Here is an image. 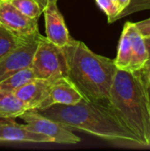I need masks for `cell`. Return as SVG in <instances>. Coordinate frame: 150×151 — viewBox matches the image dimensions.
Here are the masks:
<instances>
[{
  "label": "cell",
  "instance_id": "cell-1",
  "mask_svg": "<svg viewBox=\"0 0 150 151\" xmlns=\"http://www.w3.org/2000/svg\"><path fill=\"white\" fill-rule=\"evenodd\" d=\"M107 105L140 145L150 146V88L142 70L117 69Z\"/></svg>",
  "mask_w": 150,
  "mask_h": 151
},
{
  "label": "cell",
  "instance_id": "cell-2",
  "mask_svg": "<svg viewBox=\"0 0 150 151\" xmlns=\"http://www.w3.org/2000/svg\"><path fill=\"white\" fill-rule=\"evenodd\" d=\"M34 111L71 130L86 132L110 142L140 145L138 139L119 121L105 104L82 99L73 105L53 104Z\"/></svg>",
  "mask_w": 150,
  "mask_h": 151
},
{
  "label": "cell",
  "instance_id": "cell-3",
  "mask_svg": "<svg viewBox=\"0 0 150 151\" xmlns=\"http://www.w3.org/2000/svg\"><path fill=\"white\" fill-rule=\"evenodd\" d=\"M62 50L66 61V77L84 99L107 104L118 69L114 60L93 52L85 43L73 39Z\"/></svg>",
  "mask_w": 150,
  "mask_h": 151
},
{
  "label": "cell",
  "instance_id": "cell-4",
  "mask_svg": "<svg viewBox=\"0 0 150 151\" xmlns=\"http://www.w3.org/2000/svg\"><path fill=\"white\" fill-rule=\"evenodd\" d=\"M30 67L35 78L38 79L52 81L66 77V61L62 47H58L41 35Z\"/></svg>",
  "mask_w": 150,
  "mask_h": 151
},
{
  "label": "cell",
  "instance_id": "cell-5",
  "mask_svg": "<svg viewBox=\"0 0 150 151\" xmlns=\"http://www.w3.org/2000/svg\"><path fill=\"white\" fill-rule=\"evenodd\" d=\"M32 131L44 134L59 144H77L80 138L60 123L49 119L34 110H27L19 117Z\"/></svg>",
  "mask_w": 150,
  "mask_h": 151
},
{
  "label": "cell",
  "instance_id": "cell-6",
  "mask_svg": "<svg viewBox=\"0 0 150 151\" xmlns=\"http://www.w3.org/2000/svg\"><path fill=\"white\" fill-rule=\"evenodd\" d=\"M0 26L22 40H28L40 35L37 19L26 16L7 0L0 2Z\"/></svg>",
  "mask_w": 150,
  "mask_h": 151
},
{
  "label": "cell",
  "instance_id": "cell-7",
  "mask_svg": "<svg viewBox=\"0 0 150 151\" xmlns=\"http://www.w3.org/2000/svg\"><path fill=\"white\" fill-rule=\"evenodd\" d=\"M41 35L27 41L0 59V82L31 65Z\"/></svg>",
  "mask_w": 150,
  "mask_h": 151
},
{
  "label": "cell",
  "instance_id": "cell-8",
  "mask_svg": "<svg viewBox=\"0 0 150 151\" xmlns=\"http://www.w3.org/2000/svg\"><path fill=\"white\" fill-rule=\"evenodd\" d=\"M42 13L45 19L46 38L58 47H64L72 41L65 19L59 12L57 3H50Z\"/></svg>",
  "mask_w": 150,
  "mask_h": 151
},
{
  "label": "cell",
  "instance_id": "cell-9",
  "mask_svg": "<svg viewBox=\"0 0 150 151\" xmlns=\"http://www.w3.org/2000/svg\"><path fill=\"white\" fill-rule=\"evenodd\" d=\"M51 81L35 78L12 93L25 104L27 110L42 109L50 91Z\"/></svg>",
  "mask_w": 150,
  "mask_h": 151
},
{
  "label": "cell",
  "instance_id": "cell-10",
  "mask_svg": "<svg viewBox=\"0 0 150 151\" xmlns=\"http://www.w3.org/2000/svg\"><path fill=\"white\" fill-rule=\"evenodd\" d=\"M82 99H84L83 96L73 83L67 77H62L51 81L50 95L42 109L53 104L73 105Z\"/></svg>",
  "mask_w": 150,
  "mask_h": 151
},
{
  "label": "cell",
  "instance_id": "cell-11",
  "mask_svg": "<svg viewBox=\"0 0 150 151\" xmlns=\"http://www.w3.org/2000/svg\"><path fill=\"white\" fill-rule=\"evenodd\" d=\"M0 141L2 142H27L35 143L54 142L44 134L30 130L26 125H19L11 119L0 122Z\"/></svg>",
  "mask_w": 150,
  "mask_h": 151
},
{
  "label": "cell",
  "instance_id": "cell-12",
  "mask_svg": "<svg viewBox=\"0 0 150 151\" xmlns=\"http://www.w3.org/2000/svg\"><path fill=\"white\" fill-rule=\"evenodd\" d=\"M125 26L127 29L133 54L129 71L142 70L149 59V53L144 42V37L140 33L135 23L127 21Z\"/></svg>",
  "mask_w": 150,
  "mask_h": 151
},
{
  "label": "cell",
  "instance_id": "cell-13",
  "mask_svg": "<svg viewBox=\"0 0 150 151\" xmlns=\"http://www.w3.org/2000/svg\"><path fill=\"white\" fill-rule=\"evenodd\" d=\"M27 108L25 104L12 93L0 90V118L11 119L19 118Z\"/></svg>",
  "mask_w": 150,
  "mask_h": 151
},
{
  "label": "cell",
  "instance_id": "cell-14",
  "mask_svg": "<svg viewBox=\"0 0 150 151\" xmlns=\"http://www.w3.org/2000/svg\"><path fill=\"white\" fill-rule=\"evenodd\" d=\"M132 50H131V42L128 36L127 29L126 26H124L119 42L118 48V54L116 58L114 59V64L118 69L129 71L131 62H132Z\"/></svg>",
  "mask_w": 150,
  "mask_h": 151
},
{
  "label": "cell",
  "instance_id": "cell-15",
  "mask_svg": "<svg viewBox=\"0 0 150 151\" xmlns=\"http://www.w3.org/2000/svg\"><path fill=\"white\" fill-rule=\"evenodd\" d=\"M34 79L35 76L30 66L20 69L0 82V90L13 92Z\"/></svg>",
  "mask_w": 150,
  "mask_h": 151
},
{
  "label": "cell",
  "instance_id": "cell-16",
  "mask_svg": "<svg viewBox=\"0 0 150 151\" xmlns=\"http://www.w3.org/2000/svg\"><path fill=\"white\" fill-rule=\"evenodd\" d=\"M28 40L19 39L0 26V59Z\"/></svg>",
  "mask_w": 150,
  "mask_h": 151
},
{
  "label": "cell",
  "instance_id": "cell-17",
  "mask_svg": "<svg viewBox=\"0 0 150 151\" xmlns=\"http://www.w3.org/2000/svg\"><path fill=\"white\" fill-rule=\"evenodd\" d=\"M11 4H12L16 9H18L20 12L25 14L26 16L38 19L41 14L42 13V10L36 3L35 0H7Z\"/></svg>",
  "mask_w": 150,
  "mask_h": 151
},
{
  "label": "cell",
  "instance_id": "cell-18",
  "mask_svg": "<svg viewBox=\"0 0 150 151\" xmlns=\"http://www.w3.org/2000/svg\"><path fill=\"white\" fill-rule=\"evenodd\" d=\"M145 10H150V0H130L128 5L125 9H123L116 17L115 21L130 14Z\"/></svg>",
  "mask_w": 150,
  "mask_h": 151
},
{
  "label": "cell",
  "instance_id": "cell-19",
  "mask_svg": "<svg viewBox=\"0 0 150 151\" xmlns=\"http://www.w3.org/2000/svg\"><path fill=\"white\" fill-rule=\"evenodd\" d=\"M98 6L105 12L108 17V22L111 24L115 21L116 17L121 12L118 4L113 0H95Z\"/></svg>",
  "mask_w": 150,
  "mask_h": 151
},
{
  "label": "cell",
  "instance_id": "cell-20",
  "mask_svg": "<svg viewBox=\"0 0 150 151\" xmlns=\"http://www.w3.org/2000/svg\"><path fill=\"white\" fill-rule=\"evenodd\" d=\"M135 25L143 37L150 36V24H143L141 22H137L135 23Z\"/></svg>",
  "mask_w": 150,
  "mask_h": 151
},
{
  "label": "cell",
  "instance_id": "cell-21",
  "mask_svg": "<svg viewBox=\"0 0 150 151\" xmlns=\"http://www.w3.org/2000/svg\"><path fill=\"white\" fill-rule=\"evenodd\" d=\"M144 42H145V44H146V47H147V50H148V53H149V59L144 66V68L142 69L143 71H148L150 69V36L149 37H144Z\"/></svg>",
  "mask_w": 150,
  "mask_h": 151
},
{
  "label": "cell",
  "instance_id": "cell-22",
  "mask_svg": "<svg viewBox=\"0 0 150 151\" xmlns=\"http://www.w3.org/2000/svg\"><path fill=\"white\" fill-rule=\"evenodd\" d=\"M36 3L39 4V6L41 7V9L43 11V9L48 6L50 3H57V0H35Z\"/></svg>",
  "mask_w": 150,
  "mask_h": 151
},
{
  "label": "cell",
  "instance_id": "cell-23",
  "mask_svg": "<svg viewBox=\"0 0 150 151\" xmlns=\"http://www.w3.org/2000/svg\"><path fill=\"white\" fill-rule=\"evenodd\" d=\"M129 2H130V0H118V4L119 8L121 9V11L128 5Z\"/></svg>",
  "mask_w": 150,
  "mask_h": 151
},
{
  "label": "cell",
  "instance_id": "cell-24",
  "mask_svg": "<svg viewBox=\"0 0 150 151\" xmlns=\"http://www.w3.org/2000/svg\"><path fill=\"white\" fill-rule=\"evenodd\" d=\"M143 71V70H142ZM144 73H145V74H146V76H147V81H148V83H149V85L150 87V69L149 70H148V71H143Z\"/></svg>",
  "mask_w": 150,
  "mask_h": 151
},
{
  "label": "cell",
  "instance_id": "cell-25",
  "mask_svg": "<svg viewBox=\"0 0 150 151\" xmlns=\"http://www.w3.org/2000/svg\"><path fill=\"white\" fill-rule=\"evenodd\" d=\"M140 22H141L143 24H150V18L149 19H144L142 21H140Z\"/></svg>",
  "mask_w": 150,
  "mask_h": 151
},
{
  "label": "cell",
  "instance_id": "cell-26",
  "mask_svg": "<svg viewBox=\"0 0 150 151\" xmlns=\"http://www.w3.org/2000/svg\"><path fill=\"white\" fill-rule=\"evenodd\" d=\"M5 119H1V118H0V122L4 121V120H5Z\"/></svg>",
  "mask_w": 150,
  "mask_h": 151
},
{
  "label": "cell",
  "instance_id": "cell-27",
  "mask_svg": "<svg viewBox=\"0 0 150 151\" xmlns=\"http://www.w3.org/2000/svg\"><path fill=\"white\" fill-rule=\"evenodd\" d=\"M113 1H115V2H116V3L118 4V0H113Z\"/></svg>",
  "mask_w": 150,
  "mask_h": 151
},
{
  "label": "cell",
  "instance_id": "cell-28",
  "mask_svg": "<svg viewBox=\"0 0 150 151\" xmlns=\"http://www.w3.org/2000/svg\"><path fill=\"white\" fill-rule=\"evenodd\" d=\"M1 142H2V141H0V143H1Z\"/></svg>",
  "mask_w": 150,
  "mask_h": 151
},
{
  "label": "cell",
  "instance_id": "cell-29",
  "mask_svg": "<svg viewBox=\"0 0 150 151\" xmlns=\"http://www.w3.org/2000/svg\"><path fill=\"white\" fill-rule=\"evenodd\" d=\"M1 1H4V0H0V2H1Z\"/></svg>",
  "mask_w": 150,
  "mask_h": 151
},
{
  "label": "cell",
  "instance_id": "cell-30",
  "mask_svg": "<svg viewBox=\"0 0 150 151\" xmlns=\"http://www.w3.org/2000/svg\"><path fill=\"white\" fill-rule=\"evenodd\" d=\"M149 88H150V87H149Z\"/></svg>",
  "mask_w": 150,
  "mask_h": 151
}]
</instances>
